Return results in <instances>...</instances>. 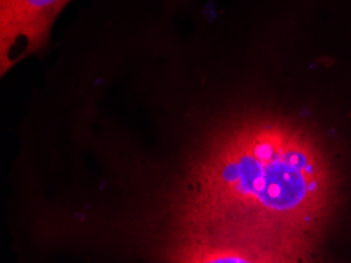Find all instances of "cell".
Returning <instances> with one entry per match:
<instances>
[{
	"label": "cell",
	"mask_w": 351,
	"mask_h": 263,
	"mask_svg": "<svg viewBox=\"0 0 351 263\" xmlns=\"http://www.w3.org/2000/svg\"><path fill=\"white\" fill-rule=\"evenodd\" d=\"M71 0H0V71L7 74L49 40L52 25Z\"/></svg>",
	"instance_id": "obj_2"
},
{
	"label": "cell",
	"mask_w": 351,
	"mask_h": 263,
	"mask_svg": "<svg viewBox=\"0 0 351 263\" xmlns=\"http://www.w3.org/2000/svg\"><path fill=\"white\" fill-rule=\"evenodd\" d=\"M322 144L280 119L238 123L213 142L186 181L191 237L249 241L311 255L336 205Z\"/></svg>",
	"instance_id": "obj_1"
},
{
	"label": "cell",
	"mask_w": 351,
	"mask_h": 263,
	"mask_svg": "<svg viewBox=\"0 0 351 263\" xmlns=\"http://www.w3.org/2000/svg\"><path fill=\"white\" fill-rule=\"evenodd\" d=\"M309 257L249 241L191 237L177 263H311Z\"/></svg>",
	"instance_id": "obj_3"
}]
</instances>
